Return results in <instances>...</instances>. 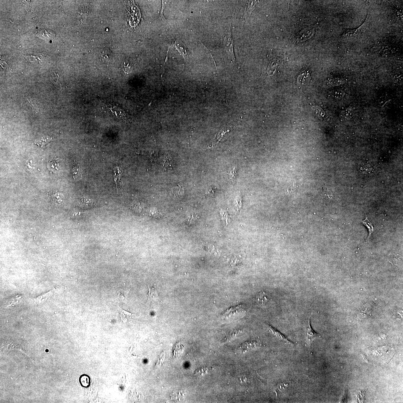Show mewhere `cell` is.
<instances>
[{"label":"cell","instance_id":"e575fe53","mask_svg":"<svg viewBox=\"0 0 403 403\" xmlns=\"http://www.w3.org/2000/svg\"><path fill=\"white\" fill-rule=\"evenodd\" d=\"M362 355V356L363 358L364 359V360H365L366 361V362H367L368 363V361L367 358H366V357H365V355H364V354Z\"/></svg>","mask_w":403,"mask_h":403},{"label":"cell","instance_id":"83f0119b","mask_svg":"<svg viewBox=\"0 0 403 403\" xmlns=\"http://www.w3.org/2000/svg\"><path fill=\"white\" fill-rule=\"evenodd\" d=\"M322 193L324 196L327 198L333 199L334 197L333 192L328 189L323 188L322 189Z\"/></svg>","mask_w":403,"mask_h":403},{"label":"cell","instance_id":"277c9868","mask_svg":"<svg viewBox=\"0 0 403 403\" xmlns=\"http://www.w3.org/2000/svg\"><path fill=\"white\" fill-rule=\"evenodd\" d=\"M269 295L264 292H260L255 296V302L257 306L264 307L270 302Z\"/></svg>","mask_w":403,"mask_h":403},{"label":"cell","instance_id":"7a4b0ae2","mask_svg":"<svg viewBox=\"0 0 403 403\" xmlns=\"http://www.w3.org/2000/svg\"><path fill=\"white\" fill-rule=\"evenodd\" d=\"M129 21L131 26H135L139 22L140 18V12L135 5H133L130 9Z\"/></svg>","mask_w":403,"mask_h":403},{"label":"cell","instance_id":"484cf974","mask_svg":"<svg viewBox=\"0 0 403 403\" xmlns=\"http://www.w3.org/2000/svg\"><path fill=\"white\" fill-rule=\"evenodd\" d=\"M54 75L51 77V80L55 87L59 89L61 87V83L59 80V75L56 73H54Z\"/></svg>","mask_w":403,"mask_h":403},{"label":"cell","instance_id":"7402d4cb","mask_svg":"<svg viewBox=\"0 0 403 403\" xmlns=\"http://www.w3.org/2000/svg\"><path fill=\"white\" fill-rule=\"evenodd\" d=\"M120 315L121 318L123 319L124 320H128L129 319H131L134 318V315L131 314L130 313L127 312V311L124 310L120 308Z\"/></svg>","mask_w":403,"mask_h":403},{"label":"cell","instance_id":"1f68e13d","mask_svg":"<svg viewBox=\"0 0 403 403\" xmlns=\"http://www.w3.org/2000/svg\"><path fill=\"white\" fill-rule=\"evenodd\" d=\"M309 74L304 73L302 74L299 77V82L302 84H306L309 81Z\"/></svg>","mask_w":403,"mask_h":403},{"label":"cell","instance_id":"d4e9b609","mask_svg":"<svg viewBox=\"0 0 403 403\" xmlns=\"http://www.w3.org/2000/svg\"><path fill=\"white\" fill-rule=\"evenodd\" d=\"M164 166L165 169L170 170L173 168V160L170 156H167L164 160Z\"/></svg>","mask_w":403,"mask_h":403},{"label":"cell","instance_id":"836d02e7","mask_svg":"<svg viewBox=\"0 0 403 403\" xmlns=\"http://www.w3.org/2000/svg\"><path fill=\"white\" fill-rule=\"evenodd\" d=\"M117 300H118V301L124 302V299L123 296H122V294H119L118 296H117Z\"/></svg>","mask_w":403,"mask_h":403},{"label":"cell","instance_id":"f1b7e54d","mask_svg":"<svg viewBox=\"0 0 403 403\" xmlns=\"http://www.w3.org/2000/svg\"><path fill=\"white\" fill-rule=\"evenodd\" d=\"M183 192V191L182 190V189L181 188V187H176H176H173L172 189V193H173V195L176 197H179L180 196H182Z\"/></svg>","mask_w":403,"mask_h":403},{"label":"cell","instance_id":"4316f807","mask_svg":"<svg viewBox=\"0 0 403 403\" xmlns=\"http://www.w3.org/2000/svg\"><path fill=\"white\" fill-rule=\"evenodd\" d=\"M242 197L240 195L237 196L234 200V206L237 211H240L242 206Z\"/></svg>","mask_w":403,"mask_h":403},{"label":"cell","instance_id":"5bb4252c","mask_svg":"<svg viewBox=\"0 0 403 403\" xmlns=\"http://www.w3.org/2000/svg\"><path fill=\"white\" fill-rule=\"evenodd\" d=\"M78 205L83 208H89L94 206V204L92 200L89 199L83 198L78 202Z\"/></svg>","mask_w":403,"mask_h":403},{"label":"cell","instance_id":"e0dca14e","mask_svg":"<svg viewBox=\"0 0 403 403\" xmlns=\"http://www.w3.org/2000/svg\"><path fill=\"white\" fill-rule=\"evenodd\" d=\"M52 137H50L49 136L42 137L39 139L35 140L34 141V144H37L38 146L41 147H44L50 141L52 140Z\"/></svg>","mask_w":403,"mask_h":403},{"label":"cell","instance_id":"2e32d148","mask_svg":"<svg viewBox=\"0 0 403 403\" xmlns=\"http://www.w3.org/2000/svg\"><path fill=\"white\" fill-rule=\"evenodd\" d=\"M171 397L174 401L179 402L184 400L185 398V393L183 391H177L173 392L171 395Z\"/></svg>","mask_w":403,"mask_h":403},{"label":"cell","instance_id":"9a60e30c","mask_svg":"<svg viewBox=\"0 0 403 403\" xmlns=\"http://www.w3.org/2000/svg\"><path fill=\"white\" fill-rule=\"evenodd\" d=\"M79 382L81 386L84 388H88L91 384L90 377L86 375H82L79 378Z\"/></svg>","mask_w":403,"mask_h":403},{"label":"cell","instance_id":"d6986e66","mask_svg":"<svg viewBox=\"0 0 403 403\" xmlns=\"http://www.w3.org/2000/svg\"><path fill=\"white\" fill-rule=\"evenodd\" d=\"M257 343L256 342L250 341L244 343L241 346L240 349L242 351L245 352L256 346Z\"/></svg>","mask_w":403,"mask_h":403},{"label":"cell","instance_id":"7c38bea8","mask_svg":"<svg viewBox=\"0 0 403 403\" xmlns=\"http://www.w3.org/2000/svg\"><path fill=\"white\" fill-rule=\"evenodd\" d=\"M73 179L76 181H79L82 178V171L78 163L74 164L73 170Z\"/></svg>","mask_w":403,"mask_h":403},{"label":"cell","instance_id":"8992f818","mask_svg":"<svg viewBox=\"0 0 403 403\" xmlns=\"http://www.w3.org/2000/svg\"><path fill=\"white\" fill-rule=\"evenodd\" d=\"M37 33V36L45 39H52L55 37V35L53 32L46 29L40 30Z\"/></svg>","mask_w":403,"mask_h":403},{"label":"cell","instance_id":"cb8c5ba5","mask_svg":"<svg viewBox=\"0 0 403 403\" xmlns=\"http://www.w3.org/2000/svg\"><path fill=\"white\" fill-rule=\"evenodd\" d=\"M209 370V369L208 367L200 368L196 371L195 375L197 378H200L206 374L208 372Z\"/></svg>","mask_w":403,"mask_h":403},{"label":"cell","instance_id":"d6a6232c","mask_svg":"<svg viewBox=\"0 0 403 403\" xmlns=\"http://www.w3.org/2000/svg\"><path fill=\"white\" fill-rule=\"evenodd\" d=\"M352 113V112L351 110H347L346 111H345L344 113L345 118H351Z\"/></svg>","mask_w":403,"mask_h":403},{"label":"cell","instance_id":"9c48e42d","mask_svg":"<svg viewBox=\"0 0 403 403\" xmlns=\"http://www.w3.org/2000/svg\"><path fill=\"white\" fill-rule=\"evenodd\" d=\"M51 201L55 205H60L63 203L64 197L63 194L60 193L51 195L50 197Z\"/></svg>","mask_w":403,"mask_h":403},{"label":"cell","instance_id":"30bf717a","mask_svg":"<svg viewBox=\"0 0 403 403\" xmlns=\"http://www.w3.org/2000/svg\"><path fill=\"white\" fill-rule=\"evenodd\" d=\"M22 299V297L20 295H17L16 296L11 297L9 298L6 301L5 305L6 307H9L15 306L20 302Z\"/></svg>","mask_w":403,"mask_h":403},{"label":"cell","instance_id":"3957f363","mask_svg":"<svg viewBox=\"0 0 403 403\" xmlns=\"http://www.w3.org/2000/svg\"><path fill=\"white\" fill-rule=\"evenodd\" d=\"M305 330H306V340L308 344H310L315 339L318 338L319 337L318 334L315 332L311 327L310 322V317L308 320Z\"/></svg>","mask_w":403,"mask_h":403},{"label":"cell","instance_id":"6da1fadb","mask_svg":"<svg viewBox=\"0 0 403 403\" xmlns=\"http://www.w3.org/2000/svg\"><path fill=\"white\" fill-rule=\"evenodd\" d=\"M226 35L224 38L223 43L225 50L228 55L231 63L235 64V57L234 52V44L231 33L230 25H229L226 32Z\"/></svg>","mask_w":403,"mask_h":403},{"label":"cell","instance_id":"603a6c76","mask_svg":"<svg viewBox=\"0 0 403 403\" xmlns=\"http://www.w3.org/2000/svg\"><path fill=\"white\" fill-rule=\"evenodd\" d=\"M256 1H248V8L245 11V16H249L250 14L251 13L252 11L254 8L255 5V3H256Z\"/></svg>","mask_w":403,"mask_h":403},{"label":"cell","instance_id":"ac0fdd59","mask_svg":"<svg viewBox=\"0 0 403 403\" xmlns=\"http://www.w3.org/2000/svg\"><path fill=\"white\" fill-rule=\"evenodd\" d=\"M149 291L148 294V299L154 301H158L159 300V296L157 290L154 288L149 287Z\"/></svg>","mask_w":403,"mask_h":403},{"label":"cell","instance_id":"52a82bcc","mask_svg":"<svg viewBox=\"0 0 403 403\" xmlns=\"http://www.w3.org/2000/svg\"><path fill=\"white\" fill-rule=\"evenodd\" d=\"M268 327L269 330L273 334L275 335L276 337L279 338V339L282 340V341L286 342L287 343H290V344H291V343L292 344H293V343L292 342L290 341L289 340L286 336H285V335L282 334V333H281L280 332H279V331L277 330L276 329L271 326L269 325V324H268Z\"/></svg>","mask_w":403,"mask_h":403},{"label":"cell","instance_id":"ffe728a7","mask_svg":"<svg viewBox=\"0 0 403 403\" xmlns=\"http://www.w3.org/2000/svg\"><path fill=\"white\" fill-rule=\"evenodd\" d=\"M362 224L367 228L368 230V239L370 237L371 235L373 232V227L372 226L371 223L369 221L367 216H366L365 219L362 221Z\"/></svg>","mask_w":403,"mask_h":403},{"label":"cell","instance_id":"4fadbf2b","mask_svg":"<svg viewBox=\"0 0 403 403\" xmlns=\"http://www.w3.org/2000/svg\"><path fill=\"white\" fill-rule=\"evenodd\" d=\"M175 46L180 53L184 56H186L188 54L187 49L185 45L180 41H176L175 43Z\"/></svg>","mask_w":403,"mask_h":403},{"label":"cell","instance_id":"f546056e","mask_svg":"<svg viewBox=\"0 0 403 403\" xmlns=\"http://www.w3.org/2000/svg\"><path fill=\"white\" fill-rule=\"evenodd\" d=\"M28 101L30 105H31L32 110L35 113H38V108L37 105L35 101L31 98H27Z\"/></svg>","mask_w":403,"mask_h":403},{"label":"cell","instance_id":"44dd1931","mask_svg":"<svg viewBox=\"0 0 403 403\" xmlns=\"http://www.w3.org/2000/svg\"><path fill=\"white\" fill-rule=\"evenodd\" d=\"M237 165L231 168L228 173V178L230 180L232 181L235 180L237 176Z\"/></svg>","mask_w":403,"mask_h":403},{"label":"cell","instance_id":"8fae6325","mask_svg":"<svg viewBox=\"0 0 403 403\" xmlns=\"http://www.w3.org/2000/svg\"><path fill=\"white\" fill-rule=\"evenodd\" d=\"M55 290L56 289H54L51 290V291L47 292V293L45 294L44 295L37 297V298L34 299V300L35 302L36 303H42L46 301L49 298V297L52 296V295L54 294Z\"/></svg>","mask_w":403,"mask_h":403},{"label":"cell","instance_id":"5b68a950","mask_svg":"<svg viewBox=\"0 0 403 403\" xmlns=\"http://www.w3.org/2000/svg\"><path fill=\"white\" fill-rule=\"evenodd\" d=\"M245 312V310L243 306L241 305H239V306H234L233 307L228 309L225 312L223 315L225 317L228 318L231 317V316L234 315Z\"/></svg>","mask_w":403,"mask_h":403},{"label":"cell","instance_id":"4dcf8cb0","mask_svg":"<svg viewBox=\"0 0 403 403\" xmlns=\"http://www.w3.org/2000/svg\"><path fill=\"white\" fill-rule=\"evenodd\" d=\"M216 190H217V189L216 187H210L207 190L206 193H205V196L206 197H213L216 194Z\"/></svg>","mask_w":403,"mask_h":403},{"label":"cell","instance_id":"ba28073f","mask_svg":"<svg viewBox=\"0 0 403 403\" xmlns=\"http://www.w3.org/2000/svg\"><path fill=\"white\" fill-rule=\"evenodd\" d=\"M358 169L361 173L364 174H368L371 173L372 171V168L369 164L361 162L358 164Z\"/></svg>","mask_w":403,"mask_h":403}]
</instances>
